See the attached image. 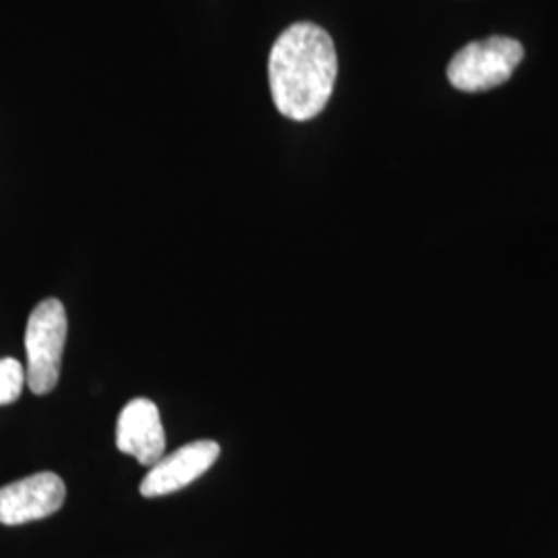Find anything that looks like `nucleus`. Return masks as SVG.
Masks as SVG:
<instances>
[{
  "label": "nucleus",
  "instance_id": "obj_1",
  "mask_svg": "<svg viewBox=\"0 0 558 558\" xmlns=\"http://www.w3.org/2000/svg\"><path fill=\"white\" fill-rule=\"evenodd\" d=\"M338 80L331 36L315 23H294L269 52L271 98L286 119H315L325 110Z\"/></svg>",
  "mask_w": 558,
  "mask_h": 558
},
{
  "label": "nucleus",
  "instance_id": "obj_2",
  "mask_svg": "<svg viewBox=\"0 0 558 558\" xmlns=\"http://www.w3.org/2000/svg\"><path fill=\"white\" fill-rule=\"evenodd\" d=\"M64 341L66 311L59 300H44L34 308L25 329V383L32 389V393L46 396L57 387Z\"/></svg>",
  "mask_w": 558,
  "mask_h": 558
},
{
  "label": "nucleus",
  "instance_id": "obj_3",
  "mask_svg": "<svg viewBox=\"0 0 558 558\" xmlns=\"http://www.w3.org/2000/svg\"><path fill=\"white\" fill-rule=\"evenodd\" d=\"M523 60V46L513 38L493 36L463 46L447 66L449 83L465 94L488 92L513 75Z\"/></svg>",
  "mask_w": 558,
  "mask_h": 558
},
{
  "label": "nucleus",
  "instance_id": "obj_4",
  "mask_svg": "<svg viewBox=\"0 0 558 558\" xmlns=\"http://www.w3.org/2000/svg\"><path fill=\"white\" fill-rule=\"evenodd\" d=\"M64 497V482L52 472L7 484L0 488V523L21 525L50 518L62 507Z\"/></svg>",
  "mask_w": 558,
  "mask_h": 558
},
{
  "label": "nucleus",
  "instance_id": "obj_5",
  "mask_svg": "<svg viewBox=\"0 0 558 558\" xmlns=\"http://www.w3.org/2000/svg\"><path fill=\"white\" fill-rule=\"evenodd\" d=\"M220 458V445L214 440H197L180 447L172 456L151 465L149 474L141 482V495L147 499L179 493L191 482L201 478Z\"/></svg>",
  "mask_w": 558,
  "mask_h": 558
},
{
  "label": "nucleus",
  "instance_id": "obj_6",
  "mask_svg": "<svg viewBox=\"0 0 558 558\" xmlns=\"http://www.w3.org/2000/svg\"><path fill=\"white\" fill-rule=\"evenodd\" d=\"M120 453L137 459L143 465H156L166 449V433L158 405L147 398L133 399L120 412L117 426Z\"/></svg>",
  "mask_w": 558,
  "mask_h": 558
},
{
  "label": "nucleus",
  "instance_id": "obj_7",
  "mask_svg": "<svg viewBox=\"0 0 558 558\" xmlns=\"http://www.w3.org/2000/svg\"><path fill=\"white\" fill-rule=\"evenodd\" d=\"M25 385V368L20 360H0V405L17 401Z\"/></svg>",
  "mask_w": 558,
  "mask_h": 558
}]
</instances>
